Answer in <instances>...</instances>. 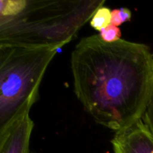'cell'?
<instances>
[{
	"label": "cell",
	"instance_id": "obj_1",
	"mask_svg": "<svg viewBox=\"0 0 153 153\" xmlns=\"http://www.w3.org/2000/svg\"><path fill=\"white\" fill-rule=\"evenodd\" d=\"M76 97L96 123L115 132L143 119L153 102V55L146 44L83 37L71 54Z\"/></svg>",
	"mask_w": 153,
	"mask_h": 153
},
{
	"label": "cell",
	"instance_id": "obj_2",
	"mask_svg": "<svg viewBox=\"0 0 153 153\" xmlns=\"http://www.w3.org/2000/svg\"><path fill=\"white\" fill-rule=\"evenodd\" d=\"M104 0L27 1L21 13L0 17V45L63 47L74 40Z\"/></svg>",
	"mask_w": 153,
	"mask_h": 153
},
{
	"label": "cell",
	"instance_id": "obj_3",
	"mask_svg": "<svg viewBox=\"0 0 153 153\" xmlns=\"http://www.w3.org/2000/svg\"><path fill=\"white\" fill-rule=\"evenodd\" d=\"M58 49L0 45V127L25 105L37 101L43 76Z\"/></svg>",
	"mask_w": 153,
	"mask_h": 153
},
{
	"label": "cell",
	"instance_id": "obj_4",
	"mask_svg": "<svg viewBox=\"0 0 153 153\" xmlns=\"http://www.w3.org/2000/svg\"><path fill=\"white\" fill-rule=\"evenodd\" d=\"M33 105H25L0 127V153H30V140L34 124L29 113Z\"/></svg>",
	"mask_w": 153,
	"mask_h": 153
},
{
	"label": "cell",
	"instance_id": "obj_5",
	"mask_svg": "<svg viewBox=\"0 0 153 153\" xmlns=\"http://www.w3.org/2000/svg\"><path fill=\"white\" fill-rule=\"evenodd\" d=\"M114 153H153V134L143 119L115 133Z\"/></svg>",
	"mask_w": 153,
	"mask_h": 153
},
{
	"label": "cell",
	"instance_id": "obj_6",
	"mask_svg": "<svg viewBox=\"0 0 153 153\" xmlns=\"http://www.w3.org/2000/svg\"><path fill=\"white\" fill-rule=\"evenodd\" d=\"M27 0H1L0 17H10L19 14L26 6Z\"/></svg>",
	"mask_w": 153,
	"mask_h": 153
},
{
	"label": "cell",
	"instance_id": "obj_7",
	"mask_svg": "<svg viewBox=\"0 0 153 153\" xmlns=\"http://www.w3.org/2000/svg\"><path fill=\"white\" fill-rule=\"evenodd\" d=\"M111 10L107 7L102 6L100 7L91 19V26L99 31L100 32L103 29L111 25Z\"/></svg>",
	"mask_w": 153,
	"mask_h": 153
},
{
	"label": "cell",
	"instance_id": "obj_8",
	"mask_svg": "<svg viewBox=\"0 0 153 153\" xmlns=\"http://www.w3.org/2000/svg\"><path fill=\"white\" fill-rule=\"evenodd\" d=\"M131 12L126 7H121L111 10V24L115 26H120L124 22L131 20Z\"/></svg>",
	"mask_w": 153,
	"mask_h": 153
},
{
	"label": "cell",
	"instance_id": "obj_9",
	"mask_svg": "<svg viewBox=\"0 0 153 153\" xmlns=\"http://www.w3.org/2000/svg\"><path fill=\"white\" fill-rule=\"evenodd\" d=\"M100 37L102 40L107 43H113L121 39L120 28L113 25H109L105 29L100 32Z\"/></svg>",
	"mask_w": 153,
	"mask_h": 153
},
{
	"label": "cell",
	"instance_id": "obj_10",
	"mask_svg": "<svg viewBox=\"0 0 153 153\" xmlns=\"http://www.w3.org/2000/svg\"><path fill=\"white\" fill-rule=\"evenodd\" d=\"M143 120L153 134V102L146 111L143 117Z\"/></svg>",
	"mask_w": 153,
	"mask_h": 153
}]
</instances>
